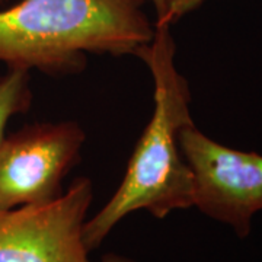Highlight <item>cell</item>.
Masks as SVG:
<instances>
[{
    "mask_svg": "<svg viewBox=\"0 0 262 262\" xmlns=\"http://www.w3.org/2000/svg\"><path fill=\"white\" fill-rule=\"evenodd\" d=\"M170 25L155 24L147 46L137 51L155 83V110L131 155L128 168L110 201L83 225L89 251L101 246L124 217L146 210L165 219L175 210L194 207V178L179 146V133L194 124L189 88L175 67V42Z\"/></svg>",
    "mask_w": 262,
    "mask_h": 262,
    "instance_id": "6da1fadb",
    "label": "cell"
},
{
    "mask_svg": "<svg viewBox=\"0 0 262 262\" xmlns=\"http://www.w3.org/2000/svg\"><path fill=\"white\" fill-rule=\"evenodd\" d=\"M143 0H20L0 10V61L47 75L79 73L86 53L137 54L155 28Z\"/></svg>",
    "mask_w": 262,
    "mask_h": 262,
    "instance_id": "7a4b0ae2",
    "label": "cell"
},
{
    "mask_svg": "<svg viewBox=\"0 0 262 262\" xmlns=\"http://www.w3.org/2000/svg\"><path fill=\"white\" fill-rule=\"evenodd\" d=\"M92 182L79 178L50 201L0 210V262H137L110 253L89 258L83 225Z\"/></svg>",
    "mask_w": 262,
    "mask_h": 262,
    "instance_id": "3957f363",
    "label": "cell"
},
{
    "mask_svg": "<svg viewBox=\"0 0 262 262\" xmlns=\"http://www.w3.org/2000/svg\"><path fill=\"white\" fill-rule=\"evenodd\" d=\"M179 146L194 178V207L248 237L262 211L261 155L226 147L194 124L181 130Z\"/></svg>",
    "mask_w": 262,
    "mask_h": 262,
    "instance_id": "277c9868",
    "label": "cell"
},
{
    "mask_svg": "<svg viewBox=\"0 0 262 262\" xmlns=\"http://www.w3.org/2000/svg\"><path fill=\"white\" fill-rule=\"evenodd\" d=\"M84 131L75 121L39 122L0 144V210L50 201L79 159Z\"/></svg>",
    "mask_w": 262,
    "mask_h": 262,
    "instance_id": "5b68a950",
    "label": "cell"
},
{
    "mask_svg": "<svg viewBox=\"0 0 262 262\" xmlns=\"http://www.w3.org/2000/svg\"><path fill=\"white\" fill-rule=\"evenodd\" d=\"M31 76L28 70L8 69V73L0 76V144L6 125L16 114L27 113L32 102Z\"/></svg>",
    "mask_w": 262,
    "mask_h": 262,
    "instance_id": "8992f818",
    "label": "cell"
},
{
    "mask_svg": "<svg viewBox=\"0 0 262 262\" xmlns=\"http://www.w3.org/2000/svg\"><path fill=\"white\" fill-rule=\"evenodd\" d=\"M204 2H207V0H168L165 15L156 24H160V25H170L175 20H178L182 16H185L189 12L195 10Z\"/></svg>",
    "mask_w": 262,
    "mask_h": 262,
    "instance_id": "52a82bcc",
    "label": "cell"
},
{
    "mask_svg": "<svg viewBox=\"0 0 262 262\" xmlns=\"http://www.w3.org/2000/svg\"><path fill=\"white\" fill-rule=\"evenodd\" d=\"M151 2H153L155 9H156V22H158V20H160V19L163 18V15H165L168 0H151Z\"/></svg>",
    "mask_w": 262,
    "mask_h": 262,
    "instance_id": "ba28073f",
    "label": "cell"
},
{
    "mask_svg": "<svg viewBox=\"0 0 262 262\" xmlns=\"http://www.w3.org/2000/svg\"><path fill=\"white\" fill-rule=\"evenodd\" d=\"M3 2H5V0H0V3H3Z\"/></svg>",
    "mask_w": 262,
    "mask_h": 262,
    "instance_id": "9c48e42d",
    "label": "cell"
}]
</instances>
